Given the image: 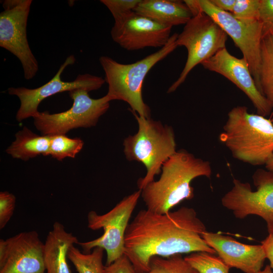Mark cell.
<instances>
[{
    "mask_svg": "<svg viewBox=\"0 0 273 273\" xmlns=\"http://www.w3.org/2000/svg\"><path fill=\"white\" fill-rule=\"evenodd\" d=\"M206 232V226L192 208L182 207L162 214L142 209L128 225L124 254L136 273L148 271L155 256L196 252L216 254L203 238Z\"/></svg>",
    "mask_w": 273,
    "mask_h": 273,
    "instance_id": "6da1fadb",
    "label": "cell"
},
{
    "mask_svg": "<svg viewBox=\"0 0 273 273\" xmlns=\"http://www.w3.org/2000/svg\"><path fill=\"white\" fill-rule=\"evenodd\" d=\"M210 162L196 157L185 150L176 152L163 165L159 179L148 184L141 197L147 209L165 213L185 200L194 197L192 180L200 176L210 178Z\"/></svg>",
    "mask_w": 273,
    "mask_h": 273,
    "instance_id": "7a4b0ae2",
    "label": "cell"
},
{
    "mask_svg": "<svg viewBox=\"0 0 273 273\" xmlns=\"http://www.w3.org/2000/svg\"><path fill=\"white\" fill-rule=\"evenodd\" d=\"M219 140L235 158L252 165L265 164L273 152V123L238 106L229 112Z\"/></svg>",
    "mask_w": 273,
    "mask_h": 273,
    "instance_id": "3957f363",
    "label": "cell"
},
{
    "mask_svg": "<svg viewBox=\"0 0 273 273\" xmlns=\"http://www.w3.org/2000/svg\"><path fill=\"white\" fill-rule=\"evenodd\" d=\"M177 36L174 33L159 50L134 63L122 64L109 57L101 56L99 61L108 85L106 95L110 101H124L129 104L131 111L141 117L151 118L150 109L142 97L143 83L151 68L177 47Z\"/></svg>",
    "mask_w": 273,
    "mask_h": 273,
    "instance_id": "277c9868",
    "label": "cell"
},
{
    "mask_svg": "<svg viewBox=\"0 0 273 273\" xmlns=\"http://www.w3.org/2000/svg\"><path fill=\"white\" fill-rule=\"evenodd\" d=\"M131 111L139 128L135 134L124 140L123 151L127 160L141 162L147 169L145 176L138 180V188L142 190L161 173L163 164L176 153L175 135L171 126Z\"/></svg>",
    "mask_w": 273,
    "mask_h": 273,
    "instance_id": "5b68a950",
    "label": "cell"
},
{
    "mask_svg": "<svg viewBox=\"0 0 273 273\" xmlns=\"http://www.w3.org/2000/svg\"><path fill=\"white\" fill-rule=\"evenodd\" d=\"M139 190L125 197L111 210L104 214L90 211L87 214V227L94 231L103 229V235L93 240L78 242L83 253H88L95 247H101L107 254L106 266L124 254V239L131 214L141 196Z\"/></svg>",
    "mask_w": 273,
    "mask_h": 273,
    "instance_id": "8992f818",
    "label": "cell"
},
{
    "mask_svg": "<svg viewBox=\"0 0 273 273\" xmlns=\"http://www.w3.org/2000/svg\"><path fill=\"white\" fill-rule=\"evenodd\" d=\"M228 35L220 26L204 12L193 17L185 25L176 39L177 47H185L188 52L185 65L177 80L167 93L174 92L198 64L225 48Z\"/></svg>",
    "mask_w": 273,
    "mask_h": 273,
    "instance_id": "52a82bcc",
    "label": "cell"
},
{
    "mask_svg": "<svg viewBox=\"0 0 273 273\" xmlns=\"http://www.w3.org/2000/svg\"><path fill=\"white\" fill-rule=\"evenodd\" d=\"M88 93L83 89L69 92L73 105L67 111L54 114L38 112L33 117L36 129L42 135H52L66 134L74 128L95 126L100 117L108 110L110 101L106 95L93 99Z\"/></svg>",
    "mask_w": 273,
    "mask_h": 273,
    "instance_id": "ba28073f",
    "label": "cell"
},
{
    "mask_svg": "<svg viewBox=\"0 0 273 273\" xmlns=\"http://www.w3.org/2000/svg\"><path fill=\"white\" fill-rule=\"evenodd\" d=\"M256 190L248 183L234 178L233 186L221 198L222 206L238 219L255 215L263 219L268 234L273 233V174L258 169L252 176Z\"/></svg>",
    "mask_w": 273,
    "mask_h": 273,
    "instance_id": "9c48e42d",
    "label": "cell"
},
{
    "mask_svg": "<svg viewBox=\"0 0 273 273\" xmlns=\"http://www.w3.org/2000/svg\"><path fill=\"white\" fill-rule=\"evenodd\" d=\"M32 0H5L0 14V47L20 61L25 79H32L38 64L29 47L27 25Z\"/></svg>",
    "mask_w": 273,
    "mask_h": 273,
    "instance_id": "30bf717a",
    "label": "cell"
},
{
    "mask_svg": "<svg viewBox=\"0 0 273 273\" xmlns=\"http://www.w3.org/2000/svg\"><path fill=\"white\" fill-rule=\"evenodd\" d=\"M203 12L209 16L229 35L247 62L255 84L259 90L262 25L259 20L243 21L232 13L221 11L209 0H198ZM260 91V90H259Z\"/></svg>",
    "mask_w": 273,
    "mask_h": 273,
    "instance_id": "8fae6325",
    "label": "cell"
},
{
    "mask_svg": "<svg viewBox=\"0 0 273 273\" xmlns=\"http://www.w3.org/2000/svg\"><path fill=\"white\" fill-rule=\"evenodd\" d=\"M75 62L74 55L68 56L55 75L41 86L33 89L25 87H11L8 89L9 95L17 96L20 101V106L16 114L18 121L33 117L39 112L38 107L41 102L49 97L76 89H83L89 92L99 89L105 83V79L88 73L79 74L72 81L62 80L61 76L65 69Z\"/></svg>",
    "mask_w": 273,
    "mask_h": 273,
    "instance_id": "7c38bea8",
    "label": "cell"
},
{
    "mask_svg": "<svg viewBox=\"0 0 273 273\" xmlns=\"http://www.w3.org/2000/svg\"><path fill=\"white\" fill-rule=\"evenodd\" d=\"M114 19L111 37L127 51L148 47L161 48L171 36L172 27L158 23L134 11Z\"/></svg>",
    "mask_w": 273,
    "mask_h": 273,
    "instance_id": "4fadbf2b",
    "label": "cell"
},
{
    "mask_svg": "<svg viewBox=\"0 0 273 273\" xmlns=\"http://www.w3.org/2000/svg\"><path fill=\"white\" fill-rule=\"evenodd\" d=\"M44 243L34 230L0 240V273H46Z\"/></svg>",
    "mask_w": 273,
    "mask_h": 273,
    "instance_id": "5bb4252c",
    "label": "cell"
},
{
    "mask_svg": "<svg viewBox=\"0 0 273 273\" xmlns=\"http://www.w3.org/2000/svg\"><path fill=\"white\" fill-rule=\"evenodd\" d=\"M201 64L204 68L224 76L243 91L258 114L265 117L270 113L273 105L258 89L244 58L233 56L225 47Z\"/></svg>",
    "mask_w": 273,
    "mask_h": 273,
    "instance_id": "9a60e30c",
    "label": "cell"
},
{
    "mask_svg": "<svg viewBox=\"0 0 273 273\" xmlns=\"http://www.w3.org/2000/svg\"><path fill=\"white\" fill-rule=\"evenodd\" d=\"M202 237L230 268L245 273H257L262 269L266 258L261 245L241 243L231 237L207 231Z\"/></svg>",
    "mask_w": 273,
    "mask_h": 273,
    "instance_id": "2e32d148",
    "label": "cell"
},
{
    "mask_svg": "<svg viewBox=\"0 0 273 273\" xmlns=\"http://www.w3.org/2000/svg\"><path fill=\"white\" fill-rule=\"evenodd\" d=\"M78 240L64 226L55 221L44 243V260L47 273H71L67 262L69 248Z\"/></svg>",
    "mask_w": 273,
    "mask_h": 273,
    "instance_id": "e0dca14e",
    "label": "cell"
},
{
    "mask_svg": "<svg viewBox=\"0 0 273 273\" xmlns=\"http://www.w3.org/2000/svg\"><path fill=\"white\" fill-rule=\"evenodd\" d=\"M133 11L171 27L185 25L193 17L188 6L181 1L141 0Z\"/></svg>",
    "mask_w": 273,
    "mask_h": 273,
    "instance_id": "ac0fdd59",
    "label": "cell"
},
{
    "mask_svg": "<svg viewBox=\"0 0 273 273\" xmlns=\"http://www.w3.org/2000/svg\"><path fill=\"white\" fill-rule=\"evenodd\" d=\"M15 138L6 150L13 158L28 161L40 155L48 156L50 135H38L24 126L16 133Z\"/></svg>",
    "mask_w": 273,
    "mask_h": 273,
    "instance_id": "d6986e66",
    "label": "cell"
},
{
    "mask_svg": "<svg viewBox=\"0 0 273 273\" xmlns=\"http://www.w3.org/2000/svg\"><path fill=\"white\" fill-rule=\"evenodd\" d=\"M259 90L273 105V32L261 42Z\"/></svg>",
    "mask_w": 273,
    "mask_h": 273,
    "instance_id": "ffe728a7",
    "label": "cell"
},
{
    "mask_svg": "<svg viewBox=\"0 0 273 273\" xmlns=\"http://www.w3.org/2000/svg\"><path fill=\"white\" fill-rule=\"evenodd\" d=\"M104 249L95 247L88 253L81 252L74 245L68 252V258L75 266L78 273H105L102 259Z\"/></svg>",
    "mask_w": 273,
    "mask_h": 273,
    "instance_id": "44dd1931",
    "label": "cell"
},
{
    "mask_svg": "<svg viewBox=\"0 0 273 273\" xmlns=\"http://www.w3.org/2000/svg\"><path fill=\"white\" fill-rule=\"evenodd\" d=\"M216 254L196 252L184 258L198 273H230V267Z\"/></svg>",
    "mask_w": 273,
    "mask_h": 273,
    "instance_id": "7402d4cb",
    "label": "cell"
},
{
    "mask_svg": "<svg viewBox=\"0 0 273 273\" xmlns=\"http://www.w3.org/2000/svg\"><path fill=\"white\" fill-rule=\"evenodd\" d=\"M50 136V145L48 156L59 161L66 157L75 158L82 149L83 141L80 138H70L66 134Z\"/></svg>",
    "mask_w": 273,
    "mask_h": 273,
    "instance_id": "603a6c76",
    "label": "cell"
},
{
    "mask_svg": "<svg viewBox=\"0 0 273 273\" xmlns=\"http://www.w3.org/2000/svg\"><path fill=\"white\" fill-rule=\"evenodd\" d=\"M144 273H198L181 254L168 257H153L150 261V270Z\"/></svg>",
    "mask_w": 273,
    "mask_h": 273,
    "instance_id": "cb8c5ba5",
    "label": "cell"
},
{
    "mask_svg": "<svg viewBox=\"0 0 273 273\" xmlns=\"http://www.w3.org/2000/svg\"><path fill=\"white\" fill-rule=\"evenodd\" d=\"M260 0H236L232 14L243 21L259 20Z\"/></svg>",
    "mask_w": 273,
    "mask_h": 273,
    "instance_id": "d4e9b609",
    "label": "cell"
},
{
    "mask_svg": "<svg viewBox=\"0 0 273 273\" xmlns=\"http://www.w3.org/2000/svg\"><path fill=\"white\" fill-rule=\"evenodd\" d=\"M16 204V197L7 191L0 192V229L4 228L12 217Z\"/></svg>",
    "mask_w": 273,
    "mask_h": 273,
    "instance_id": "484cf974",
    "label": "cell"
},
{
    "mask_svg": "<svg viewBox=\"0 0 273 273\" xmlns=\"http://www.w3.org/2000/svg\"><path fill=\"white\" fill-rule=\"evenodd\" d=\"M141 0H101L114 19L134 10Z\"/></svg>",
    "mask_w": 273,
    "mask_h": 273,
    "instance_id": "4316f807",
    "label": "cell"
},
{
    "mask_svg": "<svg viewBox=\"0 0 273 273\" xmlns=\"http://www.w3.org/2000/svg\"><path fill=\"white\" fill-rule=\"evenodd\" d=\"M259 21L262 37L273 32V0H260Z\"/></svg>",
    "mask_w": 273,
    "mask_h": 273,
    "instance_id": "83f0119b",
    "label": "cell"
},
{
    "mask_svg": "<svg viewBox=\"0 0 273 273\" xmlns=\"http://www.w3.org/2000/svg\"><path fill=\"white\" fill-rule=\"evenodd\" d=\"M105 273H136L132 263L124 254L111 264L105 266Z\"/></svg>",
    "mask_w": 273,
    "mask_h": 273,
    "instance_id": "f1b7e54d",
    "label": "cell"
},
{
    "mask_svg": "<svg viewBox=\"0 0 273 273\" xmlns=\"http://www.w3.org/2000/svg\"><path fill=\"white\" fill-rule=\"evenodd\" d=\"M261 245L266 258L269 261V266L273 269V233L268 234V236L261 242Z\"/></svg>",
    "mask_w": 273,
    "mask_h": 273,
    "instance_id": "f546056e",
    "label": "cell"
},
{
    "mask_svg": "<svg viewBox=\"0 0 273 273\" xmlns=\"http://www.w3.org/2000/svg\"><path fill=\"white\" fill-rule=\"evenodd\" d=\"M211 3L218 9L232 13L236 0H209Z\"/></svg>",
    "mask_w": 273,
    "mask_h": 273,
    "instance_id": "4dcf8cb0",
    "label": "cell"
},
{
    "mask_svg": "<svg viewBox=\"0 0 273 273\" xmlns=\"http://www.w3.org/2000/svg\"><path fill=\"white\" fill-rule=\"evenodd\" d=\"M184 1L190 9L193 17L203 12L198 0H185Z\"/></svg>",
    "mask_w": 273,
    "mask_h": 273,
    "instance_id": "1f68e13d",
    "label": "cell"
},
{
    "mask_svg": "<svg viewBox=\"0 0 273 273\" xmlns=\"http://www.w3.org/2000/svg\"><path fill=\"white\" fill-rule=\"evenodd\" d=\"M265 167L268 171L273 174V152L265 163Z\"/></svg>",
    "mask_w": 273,
    "mask_h": 273,
    "instance_id": "d6a6232c",
    "label": "cell"
},
{
    "mask_svg": "<svg viewBox=\"0 0 273 273\" xmlns=\"http://www.w3.org/2000/svg\"><path fill=\"white\" fill-rule=\"evenodd\" d=\"M257 273H273V271L269 265H267L263 269H261Z\"/></svg>",
    "mask_w": 273,
    "mask_h": 273,
    "instance_id": "836d02e7",
    "label": "cell"
},
{
    "mask_svg": "<svg viewBox=\"0 0 273 273\" xmlns=\"http://www.w3.org/2000/svg\"><path fill=\"white\" fill-rule=\"evenodd\" d=\"M271 122L273 123V118H272V119L271 120Z\"/></svg>",
    "mask_w": 273,
    "mask_h": 273,
    "instance_id": "e575fe53",
    "label": "cell"
}]
</instances>
